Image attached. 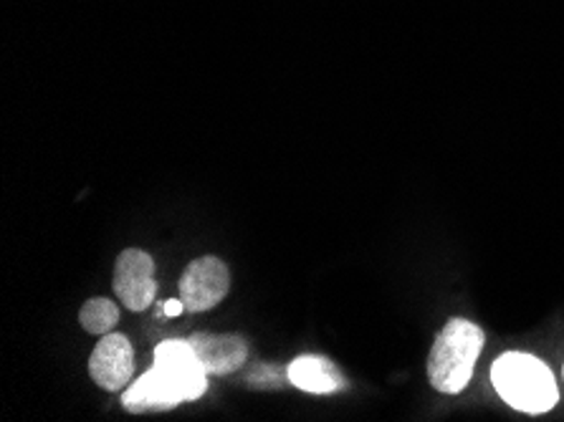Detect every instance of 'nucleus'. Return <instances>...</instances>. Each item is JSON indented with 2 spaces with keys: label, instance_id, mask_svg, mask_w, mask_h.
<instances>
[{
  "label": "nucleus",
  "instance_id": "9b49d317",
  "mask_svg": "<svg viewBox=\"0 0 564 422\" xmlns=\"http://www.w3.org/2000/svg\"><path fill=\"white\" fill-rule=\"evenodd\" d=\"M183 312H185V304H183V299L165 301V316H181Z\"/></svg>",
  "mask_w": 564,
  "mask_h": 422
},
{
  "label": "nucleus",
  "instance_id": "0eeeda50",
  "mask_svg": "<svg viewBox=\"0 0 564 422\" xmlns=\"http://www.w3.org/2000/svg\"><path fill=\"white\" fill-rule=\"evenodd\" d=\"M198 361L208 375H230L238 372V367H243L249 349L246 342L238 334H193L191 339Z\"/></svg>",
  "mask_w": 564,
  "mask_h": 422
},
{
  "label": "nucleus",
  "instance_id": "20e7f679",
  "mask_svg": "<svg viewBox=\"0 0 564 422\" xmlns=\"http://www.w3.org/2000/svg\"><path fill=\"white\" fill-rule=\"evenodd\" d=\"M115 294L130 312H144L158 294L155 261L140 248H127L115 263Z\"/></svg>",
  "mask_w": 564,
  "mask_h": 422
},
{
  "label": "nucleus",
  "instance_id": "f257e3e1",
  "mask_svg": "<svg viewBox=\"0 0 564 422\" xmlns=\"http://www.w3.org/2000/svg\"><path fill=\"white\" fill-rule=\"evenodd\" d=\"M491 382L503 402L527 415L550 412L560 400L552 369L542 359L521 351H507L494 361Z\"/></svg>",
  "mask_w": 564,
  "mask_h": 422
},
{
  "label": "nucleus",
  "instance_id": "423d86ee",
  "mask_svg": "<svg viewBox=\"0 0 564 422\" xmlns=\"http://www.w3.org/2000/svg\"><path fill=\"white\" fill-rule=\"evenodd\" d=\"M195 400L191 390L181 385L175 377L162 372L160 367H152L150 372H144L140 380H137L130 390L124 392V408L132 412H144V410H167L175 408L181 402Z\"/></svg>",
  "mask_w": 564,
  "mask_h": 422
},
{
  "label": "nucleus",
  "instance_id": "39448f33",
  "mask_svg": "<svg viewBox=\"0 0 564 422\" xmlns=\"http://www.w3.org/2000/svg\"><path fill=\"white\" fill-rule=\"evenodd\" d=\"M89 375L101 390H122L134 375V351L130 339L117 332L105 334L89 357Z\"/></svg>",
  "mask_w": 564,
  "mask_h": 422
},
{
  "label": "nucleus",
  "instance_id": "7ed1b4c3",
  "mask_svg": "<svg viewBox=\"0 0 564 422\" xmlns=\"http://www.w3.org/2000/svg\"><path fill=\"white\" fill-rule=\"evenodd\" d=\"M230 289L228 266L218 256H203L187 266L181 279V299L185 312H208L226 299Z\"/></svg>",
  "mask_w": 564,
  "mask_h": 422
},
{
  "label": "nucleus",
  "instance_id": "f03ea898",
  "mask_svg": "<svg viewBox=\"0 0 564 422\" xmlns=\"http://www.w3.org/2000/svg\"><path fill=\"white\" fill-rule=\"evenodd\" d=\"M484 349V332L466 318H451L433 342L429 380L443 394H458L471 382L476 359Z\"/></svg>",
  "mask_w": 564,
  "mask_h": 422
},
{
  "label": "nucleus",
  "instance_id": "9d476101",
  "mask_svg": "<svg viewBox=\"0 0 564 422\" xmlns=\"http://www.w3.org/2000/svg\"><path fill=\"white\" fill-rule=\"evenodd\" d=\"M79 322L89 334L105 337V334H109L117 326L119 309L115 301H109V299H89L87 304L82 306Z\"/></svg>",
  "mask_w": 564,
  "mask_h": 422
},
{
  "label": "nucleus",
  "instance_id": "1a4fd4ad",
  "mask_svg": "<svg viewBox=\"0 0 564 422\" xmlns=\"http://www.w3.org/2000/svg\"><path fill=\"white\" fill-rule=\"evenodd\" d=\"M289 382L296 385L299 390L327 394L337 392L341 387V377L327 359L322 357H299L289 365Z\"/></svg>",
  "mask_w": 564,
  "mask_h": 422
},
{
  "label": "nucleus",
  "instance_id": "6e6552de",
  "mask_svg": "<svg viewBox=\"0 0 564 422\" xmlns=\"http://www.w3.org/2000/svg\"><path fill=\"white\" fill-rule=\"evenodd\" d=\"M155 367H160L162 372H167L170 377H175L177 382L185 385L195 400L205 392V369L198 361V355H195L191 342H162L155 349Z\"/></svg>",
  "mask_w": 564,
  "mask_h": 422
}]
</instances>
